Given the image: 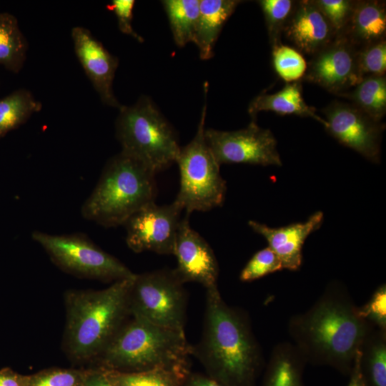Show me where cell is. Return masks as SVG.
<instances>
[{
    "label": "cell",
    "instance_id": "obj_1",
    "mask_svg": "<svg viewBox=\"0 0 386 386\" xmlns=\"http://www.w3.org/2000/svg\"><path fill=\"white\" fill-rule=\"evenodd\" d=\"M134 277L115 281L101 290L66 292L65 339L72 357L86 360L102 352L129 315V295Z\"/></svg>",
    "mask_w": 386,
    "mask_h": 386
},
{
    "label": "cell",
    "instance_id": "obj_2",
    "mask_svg": "<svg viewBox=\"0 0 386 386\" xmlns=\"http://www.w3.org/2000/svg\"><path fill=\"white\" fill-rule=\"evenodd\" d=\"M357 310L345 297L324 296L307 313L291 321L297 348L302 355L330 362L354 360L369 334L367 322Z\"/></svg>",
    "mask_w": 386,
    "mask_h": 386
},
{
    "label": "cell",
    "instance_id": "obj_3",
    "mask_svg": "<svg viewBox=\"0 0 386 386\" xmlns=\"http://www.w3.org/2000/svg\"><path fill=\"white\" fill-rule=\"evenodd\" d=\"M192 355L236 383L246 380L257 362L259 350L246 321L224 302L217 287L207 290L203 334Z\"/></svg>",
    "mask_w": 386,
    "mask_h": 386
},
{
    "label": "cell",
    "instance_id": "obj_4",
    "mask_svg": "<svg viewBox=\"0 0 386 386\" xmlns=\"http://www.w3.org/2000/svg\"><path fill=\"white\" fill-rule=\"evenodd\" d=\"M155 174L139 160L121 151L107 162L84 202L83 217L104 227L124 225L133 214L154 202Z\"/></svg>",
    "mask_w": 386,
    "mask_h": 386
},
{
    "label": "cell",
    "instance_id": "obj_5",
    "mask_svg": "<svg viewBox=\"0 0 386 386\" xmlns=\"http://www.w3.org/2000/svg\"><path fill=\"white\" fill-rule=\"evenodd\" d=\"M189 355L192 346L184 331L132 316L122 324L99 356L111 367L146 371L180 370Z\"/></svg>",
    "mask_w": 386,
    "mask_h": 386
},
{
    "label": "cell",
    "instance_id": "obj_6",
    "mask_svg": "<svg viewBox=\"0 0 386 386\" xmlns=\"http://www.w3.org/2000/svg\"><path fill=\"white\" fill-rule=\"evenodd\" d=\"M119 111L115 130L122 152L155 174L175 162L181 148L175 132L149 97Z\"/></svg>",
    "mask_w": 386,
    "mask_h": 386
},
{
    "label": "cell",
    "instance_id": "obj_7",
    "mask_svg": "<svg viewBox=\"0 0 386 386\" xmlns=\"http://www.w3.org/2000/svg\"><path fill=\"white\" fill-rule=\"evenodd\" d=\"M206 113L204 104L194 138L180 148L175 161L179 167L180 186L174 202L187 215L222 206L227 190L220 165L205 139Z\"/></svg>",
    "mask_w": 386,
    "mask_h": 386
},
{
    "label": "cell",
    "instance_id": "obj_8",
    "mask_svg": "<svg viewBox=\"0 0 386 386\" xmlns=\"http://www.w3.org/2000/svg\"><path fill=\"white\" fill-rule=\"evenodd\" d=\"M31 238L55 264L76 276L115 282L136 274L82 233L58 235L35 231Z\"/></svg>",
    "mask_w": 386,
    "mask_h": 386
},
{
    "label": "cell",
    "instance_id": "obj_9",
    "mask_svg": "<svg viewBox=\"0 0 386 386\" xmlns=\"http://www.w3.org/2000/svg\"><path fill=\"white\" fill-rule=\"evenodd\" d=\"M183 284L174 269L136 274L129 295V315L184 331L187 298Z\"/></svg>",
    "mask_w": 386,
    "mask_h": 386
},
{
    "label": "cell",
    "instance_id": "obj_10",
    "mask_svg": "<svg viewBox=\"0 0 386 386\" xmlns=\"http://www.w3.org/2000/svg\"><path fill=\"white\" fill-rule=\"evenodd\" d=\"M206 142L219 164H248L281 166L277 140L268 129L252 121L236 131L205 129Z\"/></svg>",
    "mask_w": 386,
    "mask_h": 386
},
{
    "label": "cell",
    "instance_id": "obj_11",
    "mask_svg": "<svg viewBox=\"0 0 386 386\" xmlns=\"http://www.w3.org/2000/svg\"><path fill=\"white\" fill-rule=\"evenodd\" d=\"M182 211L174 201L164 205L154 202L141 208L124 224L129 248L136 253L173 254Z\"/></svg>",
    "mask_w": 386,
    "mask_h": 386
},
{
    "label": "cell",
    "instance_id": "obj_12",
    "mask_svg": "<svg viewBox=\"0 0 386 386\" xmlns=\"http://www.w3.org/2000/svg\"><path fill=\"white\" fill-rule=\"evenodd\" d=\"M325 129L342 144L378 162L383 125L355 104L334 102L324 110Z\"/></svg>",
    "mask_w": 386,
    "mask_h": 386
},
{
    "label": "cell",
    "instance_id": "obj_13",
    "mask_svg": "<svg viewBox=\"0 0 386 386\" xmlns=\"http://www.w3.org/2000/svg\"><path fill=\"white\" fill-rule=\"evenodd\" d=\"M357 51L344 35H338L326 47L315 54L306 78L338 94L358 84L362 77Z\"/></svg>",
    "mask_w": 386,
    "mask_h": 386
},
{
    "label": "cell",
    "instance_id": "obj_14",
    "mask_svg": "<svg viewBox=\"0 0 386 386\" xmlns=\"http://www.w3.org/2000/svg\"><path fill=\"white\" fill-rule=\"evenodd\" d=\"M189 215L181 220L174 254L177 267L174 269L182 282H194L206 290L217 287L219 267L209 244L189 224Z\"/></svg>",
    "mask_w": 386,
    "mask_h": 386
},
{
    "label": "cell",
    "instance_id": "obj_15",
    "mask_svg": "<svg viewBox=\"0 0 386 386\" xmlns=\"http://www.w3.org/2000/svg\"><path fill=\"white\" fill-rule=\"evenodd\" d=\"M71 39L75 54L101 101L109 107H122L113 91V81L119 59L82 26L72 28Z\"/></svg>",
    "mask_w": 386,
    "mask_h": 386
},
{
    "label": "cell",
    "instance_id": "obj_16",
    "mask_svg": "<svg viewBox=\"0 0 386 386\" xmlns=\"http://www.w3.org/2000/svg\"><path fill=\"white\" fill-rule=\"evenodd\" d=\"M323 222V214L317 212L304 222L272 228L253 220L248 224L256 233L263 236L268 247L276 254L282 269L297 270L302 263V249L307 237L318 229Z\"/></svg>",
    "mask_w": 386,
    "mask_h": 386
},
{
    "label": "cell",
    "instance_id": "obj_17",
    "mask_svg": "<svg viewBox=\"0 0 386 386\" xmlns=\"http://www.w3.org/2000/svg\"><path fill=\"white\" fill-rule=\"evenodd\" d=\"M283 31L301 52L307 54L318 53L334 40L336 34L314 1H301L295 5Z\"/></svg>",
    "mask_w": 386,
    "mask_h": 386
},
{
    "label": "cell",
    "instance_id": "obj_18",
    "mask_svg": "<svg viewBox=\"0 0 386 386\" xmlns=\"http://www.w3.org/2000/svg\"><path fill=\"white\" fill-rule=\"evenodd\" d=\"M237 0H200L199 14L193 43L203 60L212 57L219 34L240 3Z\"/></svg>",
    "mask_w": 386,
    "mask_h": 386
},
{
    "label": "cell",
    "instance_id": "obj_19",
    "mask_svg": "<svg viewBox=\"0 0 386 386\" xmlns=\"http://www.w3.org/2000/svg\"><path fill=\"white\" fill-rule=\"evenodd\" d=\"M386 31L385 4L377 1L355 2L348 24L341 35L353 45L364 46L384 40Z\"/></svg>",
    "mask_w": 386,
    "mask_h": 386
},
{
    "label": "cell",
    "instance_id": "obj_20",
    "mask_svg": "<svg viewBox=\"0 0 386 386\" xmlns=\"http://www.w3.org/2000/svg\"><path fill=\"white\" fill-rule=\"evenodd\" d=\"M262 111H271L277 114H295L301 117H311L325 128L327 122L319 117L314 108L305 102L302 95V87L300 82L287 83L280 91L272 94H261L257 96L249 104L248 113L252 121L255 122L257 113Z\"/></svg>",
    "mask_w": 386,
    "mask_h": 386
},
{
    "label": "cell",
    "instance_id": "obj_21",
    "mask_svg": "<svg viewBox=\"0 0 386 386\" xmlns=\"http://www.w3.org/2000/svg\"><path fill=\"white\" fill-rule=\"evenodd\" d=\"M28 46L16 16L0 12V64L9 71L19 73L26 61Z\"/></svg>",
    "mask_w": 386,
    "mask_h": 386
},
{
    "label": "cell",
    "instance_id": "obj_22",
    "mask_svg": "<svg viewBox=\"0 0 386 386\" xmlns=\"http://www.w3.org/2000/svg\"><path fill=\"white\" fill-rule=\"evenodd\" d=\"M42 108L31 92L19 89L0 99V139L24 124Z\"/></svg>",
    "mask_w": 386,
    "mask_h": 386
},
{
    "label": "cell",
    "instance_id": "obj_23",
    "mask_svg": "<svg viewBox=\"0 0 386 386\" xmlns=\"http://www.w3.org/2000/svg\"><path fill=\"white\" fill-rule=\"evenodd\" d=\"M200 0L162 1L175 44L183 47L193 42L199 14Z\"/></svg>",
    "mask_w": 386,
    "mask_h": 386
},
{
    "label": "cell",
    "instance_id": "obj_24",
    "mask_svg": "<svg viewBox=\"0 0 386 386\" xmlns=\"http://www.w3.org/2000/svg\"><path fill=\"white\" fill-rule=\"evenodd\" d=\"M350 98L355 105L376 122L386 112V79L383 76L363 78L352 91L342 94Z\"/></svg>",
    "mask_w": 386,
    "mask_h": 386
},
{
    "label": "cell",
    "instance_id": "obj_25",
    "mask_svg": "<svg viewBox=\"0 0 386 386\" xmlns=\"http://www.w3.org/2000/svg\"><path fill=\"white\" fill-rule=\"evenodd\" d=\"M179 370L154 369L140 372H106L114 386H176L175 377Z\"/></svg>",
    "mask_w": 386,
    "mask_h": 386
},
{
    "label": "cell",
    "instance_id": "obj_26",
    "mask_svg": "<svg viewBox=\"0 0 386 386\" xmlns=\"http://www.w3.org/2000/svg\"><path fill=\"white\" fill-rule=\"evenodd\" d=\"M300 350L287 344L276 347L268 386H297L296 359Z\"/></svg>",
    "mask_w": 386,
    "mask_h": 386
},
{
    "label": "cell",
    "instance_id": "obj_27",
    "mask_svg": "<svg viewBox=\"0 0 386 386\" xmlns=\"http://www.w3.org/2000/svg\"><path fill=\"white\" fill-rule=\"evenodd\" d=\"M272 61L277 74L285 81H297L306 73L307 62L297 50L282 44L272 46Z\"/></svg>",
    "mask_w": 386,
    "mask_h": 386
},
{
    "label": "cell",
    "instance_id": "obj_28",
    "mask_svg": "<svg viewBox=\"0 0 386 386\" xmlns=\"http://www.w3.org/2000/svg\"><path fill=\"white\" fill-rule=\"evenodd\" d=\"M259 4L265 18L272 46L281 44V33L295 9V2L291 0H261Z\"/></svg>",
    "mask_w": 386,
    "mask_h": 386
},
{
    "label": "cell",
    "instance_id": "obj_29",
    "mask_svg": "<svg viewBox=\"0 0 386 386\" xmlns=\"http://www.w3.org/2000/svg\"><path fill=\"white\" fill-rule=\"evenodd\" d=\"M383 332L371 338L366 337L362 347V353L366 355L372 381L375 386H386V346Z\"/></svg>",
    "mask_w": 386,
    "mask_h": 386
},
{
    "label": "cell",
    "instance_id": "obj_30",
    "mask_svg": "<svg viewBox=\"0 0 386 386\" xmlns=\"http://www.w3.org/2000/svg\"><path fill=\"white\" fill-rule=\"evenodd\" d=\"M86 373L54 368L26 376L24 386H82Z\"/></svg>",
    "mask_w": 386,
    "mask_h": 386
},
{
    "label": "cell",
    "instance_id": "obj_31",
    "mask_svg": "<svg viewBox=\"0 0 386 386\" xmlns=\"http://www.w3.org/2000/svg\"><path fill=\"white\" fill-rule=\"evenodd\" d=\"M281 269L282 267L280 260L267 247L252 257L242 270L239 279L242 282H250Z\"/></svg>",
    "mask_w": 386,
    "mask_h": 386
},
{
    "label": "cell",
    "instance_id": "obj_32",
    "mask_svg": "<svg viewBox=\"0 0 386 386\" xmlns=\"http://www.w3.org/2000/svg\"><path fill=\"white\" fill-rule=\"evenodd\" d=\"M357 62L363 78L383 76L386 71V42L384 40L364 46L357 51Z\"/></svg>",
    "mask_w": 386,
    "mask_h": 386
},
{
    "label": "cell",
    "instance_id": "obj_33",
    "mask_svg": "<svg viewBox=\"0 0 386 386\" xmlns=\"http://www.w3.org/2000/svg\"><path fill=\"white\" fill-rule=\"evenodd\" d=\"M314 2L329 21L337 36L341 35L348 24L355 2L347 0H317Z\"/></svg>",
    "mask_w": 386,
    "mask_h": 386
},
{
    "label": "cell",
    "instance_id": "obj_34",
    "mask_svg": "<svg viewBox=\"0 0 386 386\" xmlns=\"http://www.w3.org/2000/svg\"><path fill=\"white\" fill-rule=\"evenodd\" d=\"M358 316L370 321L384 330L386 325V289L381 286L371 300L362 307L357 310Z\"/></svg>",
    "mask_w": 386,
    "mask_h": 386
},
{
    "label": "cell",
    "instance_id": "obj_35",
    "mask_svg": "<svg viewBox=\"0 0 386 386\" xmlns=\"http://www.w3.org/2000/svg\"><path fill=\"white\" fill-rule=\"evenodd\" d=\"M134 4L135 1L134 0H113L107 7L114 13L120 31L142 43L144 41L143 37L139 35L132 27V21Z\"/></svg>",
    "mask_w": 386,
    "mask_h": 386
},
{
    "label": "cell",
    "instance_id": "obj_36",
    "mask_svg": "<svg viewBox=\"0 0 386 386\" xmlns=\"http://www.w3.org/2000/svg\"><path fill=\"white\" fill-rule=\"evenodd\" d=\"M26 378L10 368L0 370V386H24Z\"/></svg>",
    "mask_w": 386,
    "mask_h": 386
},
{
    "label": "cell",
    "instance_id": "obj_37",
    "mask_svg": "<svg viewBox=\"0 0 386 386\" xmlns=\"http://www.w3.org/2000/svg\"><path fill=\"white\" fill-rule=\"evenodd\" d=\"M82 386H114L106 372H91L86 375Z\"/></svg>",
    "mask_w": 386,
    "mask_h": 386
},
{
    "label": "cell",
    "instance_id": "obj_38",
    "mask_svg": "<svg viewBox=\"0 0 386 386\" xmlns=\"http://www.w3.org/2000/svg\"><path fill=\"white\" fill-rule=\"evenodd\" d=\"M188 386H224L217 380L200 375L192 377Z\"/></svg>",
    "mask_w": 386,
    "mask_h": 386
},
{
    "label": "cell",
    "instance_id": "obj_39",
    "mask_svg": "<svg viewBox=\"0 0 386 386\" xmlns=\"http://www.w3.org/2000/svg\"><path fill=\"white\" fill-rule=\"evenodd\" d=\"M354 361L356 370L348 386H364L359 371L361 365V348L357 352Z\"/></svg>",
    "mask_w": 386,
    "mask_h": 386
}]
</instances>
